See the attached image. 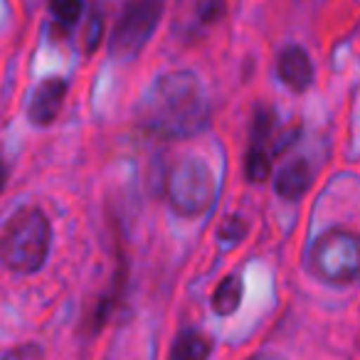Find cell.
Instances as JSON below:
<instances>
[{"label": "cell", "mask_w": 360, "mask_h": 360, "mask_svg": "<svg viewBox=\"0 0 360 360\" xmlns=\"http://www.w3.org/2000/svg\"><path fill=\"white\" fill-rule=\"evenodd\" d=\"M210 104L193 72L160 75L141 99L139 119L146 131L160 139H188L205 129Z\"/></svg>", "instance_id": "1"}, {"label": "cell", "mask_w": 360, "mask_h": 360, "mask_svg": "<svg viewBox=\"0 0 360 360\" xmlns=\"http://www.w3.org/2000/svg\"><path fill=\"white\" fill-rule=\"evenodd\" d=\"M50 247V217L35 205L20 207L0 232V264L13 274H35L45 266Z\"/></svg>", "instance_id": "2"}, {"label": "cell", "mask_w": 360, "mask_h": 360, "mask_svg": "<svg viewBox=\"0 0 360 360\" xmlns=\"http://www.w3.org/2000/svg\"><path fill=\"white\" fill-rule=\"evenodd\" d=\"M217 195V180L210 165L200 158H180L165 175V198L175 212L186 217L202 215L210 210Z\"/></svg>", "instance_id": "3"}, {"label": "cell", "mask_w": 360, "mask_h": 360, "mask_svg": "<svg viewBox=\"0 0 360 360\" xmlns=\"http://www.w3.org/2000/svg\"><path fill=\"white\" fill-rule=\"evenodd\" d=\"M316 274L330 284H350L360 276V237L343 227L326 230L311 250Z\"/></svg>", "instance_id": "4"}, {"label": "cell", "mask_w": 360, "mask_h": 360, "mask_svg": "<svg viewBox=\"0 0 360 360\" xmlns=\"http://www.w3.org/2000/svg\"><path fill=\"white\" fill-rule=\"evenodd\" d=\"M160 15H163V6H160L158 0H136V3H129L121 11L119 20L114 25V32H111V55L119 57V60H134L155 32Z\"/></svg>", "instance_id": "5"}, {"label": "cell", "mask_w": 360, "mask_h": 360, "mask_svg": "<svg viewBox=\"0 0 360 360\" xmlns=\"http://www.w3.org/2000/svg\"><path fill=\"white\" fill-rule=\"evenodd\" d=\"M67 89H70V84H67V79H62V77H47V79H42L30 96L27 119L35 126L55 124V119L62 111V104H65V99H67Z\"/></svg>", "instance_id": "6"}, {"label": "cell", "mask_w": 360, "mask_h": 360, "mask_svg": "<svg viewBox=\"0 0 360 360\" xmlns=\"http://www.w3.org/2000/svg\"><path fill=\"white\" fill-rule=\"evenodd\" d=\"M276 75L291 91H306L314 82V62L309 52L299 45L284 47L276 60Z\"/></svg>", "instance_id": "7"}, {"label": "cell", "mask_w": 360, "mask_h": 360, "mask_svg": "<svg viewBox=\"0 0 360 360\" xmlns=\"http://www.w3.org/2000/svg\"><path fill=\"white\" fill-rule=\"evenodd\" d=\"M311 183H314V170H311L309 160L299 158L286 163L284 168H279V173L274 178V191L284 200H299L311 188Z\"/></svg>", "instance_id": "8"}, {"label": "cell", "mask_w": 360, "mask_h": 360, "mask_svg": "<svg viewBox=\"0 0 360 360\" xmlns=\"http://www.w3.org/2000/svg\"><path fill=\"white\" fill-rule=\"evenodd\" d=\"M212 343L200 330H183L170 350V360H207Z\"/></svg>", "instance_id": "9"}, {"label": "cell", "mask_w": 360, "mask_h": 360, "mask_svg": "<svg viewBox=\"0 0 360 360\" xmlns=\"http://www.w3.org/2000/svg\"><path fill=\"white\" fill-rule=\"evenodd\" d=\"M242 304V276L230 274L217 284L212 294V309L220 316H232Z\"/></svg>", "instance_id": "10"}, {"label": "cell", "mask_w": 360, "mask_h": 360, "mask_svg": "<svg viewBox=\"0 0 360 360\" xmlns=\"http://www.w3.org/2000/svg\"><path fill=\"white\" fill-rule=\"evenodd\" d=\"M245 173L252 183H264L271 173V150L264 143H252L245 158Z\"/></svg>", "instance_id": "11"}, {"label": "cell", "mask_w": 360, "mask_h": 360, "mask_svg": "<svg viewBox=\"0 0 360 360\" xmlns=\"http://www.w3.org/2000/svg\"><path fill=\"white\" fill-rule=\"evenodd\" d=\"M247 235V222L240 215H230L220 227H217V242L225 250H232L235 245H240Z\"/></svg>", "instance_id": "12"}, {"label": "cell", "mask_w": 360, "mask_h": 360, "mask_svg": "<svg viewBox=\"0 0 360 360\" xmlns=\"http://www.w3.org/2000/svg\"><path fill=\"white\" fill-rule=\"evenodd\" d=\"M82 40H84V52H94L99 42L104 40V18L99 11H91L84 32H82Z\"/></svg>", "instance_id": "13"}, {"label": "cell", "mask_w": 360, "mask_h": 360, "mask_svg": "<svg viewBox=\"0 0 360 360\" xmlns=\"http://www.w3.org/2000/svg\"><path fill=\"white\" fill-rule=\"evenodd\" d=\"M50 11H52V15L57 18L60 25L72 27L77 20H79L82 13H84V6L77 3V0H60V3H52Z\"/></svg>", "instance_id": "14"}, {"label": "cell", "mask_w": 360, "mask_h": 360, "mask_svg": "<svg viewBox=\"0 0 360 360\" xmlns=\"http://www.w3.org/2000/svg\"><path fill=\"white\" fill-rule=\"evenodd\" d=\"M0 360H45V350L37 343H20L15 348L6 350Z\"/></svg>", "instance_id": "15"}, {"label": "cell", "mask_w": 360, "mask_h": 360, "mask_svg": "<svg viewBox=\"0 0 360 360\" xmlns=\"http://www.w3.org/2000/svg\"><path fill=\"white\" fill-rule=\"evenodd\" d=\"M6 186H8V163H6V158L0 155V193L6 191Z\"/></svg>", "instance_id": "16"}, {"label": "cell", "mask_w": 360, "mask_h": 360, "mask_svg": "<svg viewBox=\"0 0 360 360\" xmlns=\"http://www.w3.org/2000/svg\"><path fill=\"white\" fill-rule=\"evenodd\" d=\"M250 360H281V358H276V355H264V353H259V355H255V358H250Z\"/></svg>", "instance_id": "17"}]
</instances>
